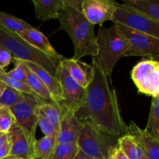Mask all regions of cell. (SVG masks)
Returning a JSON list of instances; mask_svg holds the SVG:
<instances>
[{
	"mask_svg": "<svg viewBox=\"0 0 159 159\" xmlns=\"http://www.w3.org/2000/svg\"><path fill=\"white\" fill-rule=\"evenodd\" d=\"M93 67V81L85 88L75 115L82 124L89 123L110 136L121 137L127 133V124L121 116L111 76Z\"/></svg>",
	"mask_w": 159,
	"mask_h": 159,
	"instance_id": "1",
	"label": "cell"
},
{
	"mask_svg": "<svg viewBox=\"0 0 159 159\" xmlns=\"http://www.w3.org/2000/svg\"><path fill=\"white\" fill-rule=\"evenodd\" d=\"M57 19L60 23V29L69 35L74 45L73 59L80 60L85 56L93 57L97 54L94 25L85 18L82 10L65 6L59 12Z\"/></svg>",
	"mask_w": 159,
	"mask_h": 159,
	"instance_id": "2",
	"label": "cell"
},
{
	"mask_svg": "<svg viewBox=\"0 0 159 159\" xmlns=\"http://www.w3.org/2000/svg\"><path fill=\"white\" fill-rule=\"evenodd\" d=\"M97 54L93 57V65L102 73L111 76L115 65L124 57L128 48L125 37L114 24L99 29L96 37Z\"/></svg>",
	"mask_w": 159,
	"mask_h": 159,
	"instance_id": "3",
	"label": "cell"
},
{
	"mask_svg": "<svg viewBox=\"0 0 159 159\" xmlns=\"http://www.w3.org/2000/svg\"><path fill=\"white\" fill-rule=\"evenodd\" d=\"M0 43L10 52L15 59L32 62L46 69L51 74L55 75L60 61L33 47L16 33L6 30L1 26Z\"/></svg>",
	"mask_w": 159,
	"mask_h": 159,
	"instance_id": "4",
	"label": "cell"
},
{
	"mask_svg": "<svg viewBox=\"0 0 159 159\" xmlns=\"http://www.w3.org/2000/svg\"><path fill=\"white\" fill-rule=\"evenodd\" d=\"M79 149L95 159H109L117 139L89 123H83L77 141Z\"/></svg>",
	"mask_w": 159,
	"mask_h": 159,
	"instance_id": "5",
	"label": "cell"
},
{
	"mask_svg": "<svg viewBox=\"0 0 159 159\" xmlns=\"http://www.w3.org/2000/svg\"><path fill=\"white\" fill-rule=\"evenodd\" d=\"M119 32L125 37L128 48L124 57L141 56L158 61L159 39L148 34L134 30L119 23H113Z\"/></svg>",
	"mask_w": 159,
	"mask_h": 159,
	"instance_id": "6",
	"label": "cell"
},
{
	"mask_svg": "<svg viewBox=\"0 0 159 159\" xmlns=\"http://www.w3.org/2000/svg\"><path fill=\"white\" fill-rule=\"evenodd\" d=\"M130 75L139 93L152 98L159 96L158 61L142 60L134 67Z\"/></svg>",
	"mask_w": 159,
	"mask_h": 159,
	"instance_id": "7",
	"label": "cell"
},
{
	"mask_svg": "<svg viewBox=\"0 0 159 159\" xmlns=\"http://www.w3.org/2000/svg\"><path fill=\"white\" fill-rule=\"evenodd\" d=\"M113 23H119L134 30L159 39V23L130 9L124 4L116 3Z\"/></svg>",
	"mask_w": 159,
	"mask_h": 159,
	"instance_id": "8",
	"label": "cell"
},
{
	"mask_svg": "<svg viewBox=\"0 0 159 159\" xmlns=\"http://www.w3.org/2000/svg\"><path fill=\"white\" fill-rule=\"evenodd\" d=\"M54 75L60 84L61 90L62 100L59 103L63 107L75 113L82 103L85 89L81 86L70 75L68 69L61 60L57 65Z\"/></svg>",
	"mask_w": 159,
	"mask_h": 159,
	"instance_id": "9",
	"label": "cell"
},
{
	"mask_svg": "<svg viewBox=\"0 0 159 159\" xmlns=\"http://www.w3.org/2000/svg\"><path fill=\"white\" fill-rule=\"evenodd\" d=\"M38 96L26 94L24 99L11 107L16 124L36 137V130L38 125V106L43 102Z\"/></svg>",
	"mask_w": 159,
	"mask_h": 159,
	"instance_id": "10",
	"label": "cell"
},
{
	"mask_svg": "<svg viewBox=\"0 0 159 159\" xmlns=\"http://www.w3.org/2000/svg\"><path fill=\"white\" fill-rule=\"evenodd\" d=\"M10 144L9 155L21 159H35L34 144L36 137L28 133L18 124L14 123L7 133Z\"/></svg>",
	"mask_w": 159,
	"mask_h": 159,
	"instance_id": "11",
	"label": "cell"
},
{
	"mask_svg": "<svg viewBox=\"0 0 159 159\" xmlns=\"http://www.w3.org/2000/svg\"><path fill=\"white\" fill-rule=\"evenodd\" d=\"M116 3L113 0H83L81 10L92 24L102 26L106 21L113 20Z\"/></svg>",
	"mask_w": 159,
	"mask_h": 159,
	"instance_id": "12",
	"label": "cell"
},
{
	"mask_svg": "<svg viewBox=\"0 0 159 159\" xmlns=\"http://www.w3.org/2000/svg\"><path fill=\"white\" fill-rule=\"evenodd\" d=\"M60 107L61 120L57 144H76L82 124L76 117L74 112L61 105Z\"/></svg>",
	"mask_w": 159,
	"mask_h": 159,
	"instance_id": "13",
	"label": "cell"
},
{
	"mask_svg": "<svg viewBox=\"0 0 159 159\" xmlns=\"http://www.w3.org/2000/svg\"><path fill=\"white\" fill-rule=\"evenodd\" d=\"M139 145L149 159H159V141L151 136L147 131L140 128L136 124L130 122L127 125V133Z\"/></svg>",
	"mask_w": 159,
	"mask_h": 159,
	"instance_id": "14",
	"label": "cell"
},
{
	"mask_svg": "<svg viewBox=\"0 0 159 159\" xmlns=\"http://www.w3.org/2000/svg\"><path fill=\"white\" fill-rule=\"evenodd\" d=\"M17 34L33 47L44 54H48L50 57L56 59L58 61H60L64 57L55 51V49L50 43L48 37L36 28H30V29L17 33Z\"/></svg>",
	"mask_w": 159,
	"mask_h": 159,
	"instance_id": "15",
	"label": "cell"
},
{
	"mask_svg": "<svg viewBox=\"0 0 159 159\" xmlns=\"http://www.w3.org/2000/svg\"><path fill=\"white\" fill-rule=\"evenodd\" d=\"M61 61L68 69L70 75L83 88H86L93 81L94 67L80 60L73 58H63Z\"/></svg>",
	"mask_w": 159,
	"mask_h": 159,
	"instance_id": "16",
	"label": "cell"
},
{
	"mask_svg": "<svg viewBox=\"0 0 159 159\" xmlns=\"http://www.w3.org/2000/svg\"><path fill=\"white\" fill-rule=\"evenodd\" d=\"M23 62L44 84L45 86L47 87V89L51 93L54 100L57 103L61 102V101L62 100L61 90L60 84H59L55 75L48 72L46 69L39 66L38 65H36V64L30 61Z\"/></svg>",
	"mask_w": 159,
	"mask_h": 159,
	"instance_id": "17",
	"label": "cell"
},
{
	"mask_svg": "<svg viewBox=\"0 0 159 159\" xmlns=\"http://www.w3.org/2000/svg\"><path fill=\"white\" fill-rule=\"evenodd\" d=\"M124 6L159 23V0H121Z\"/></svg>",
	"mask_w": 159,
	"mask_h": 159,
	"instance_id": "18",
	"label": "cell"
},
{
	"mask_svg": "<svg viewBox=\"0 0 159 159\" xmlns=\"http://www.w3.org/2000/svg\"><path fill=\"white\" fill-rule=\"evenodd\" d=\"M35 15L37 20H55L63 7L61 0H36L34 5Z\"/></svg>",
	"mask_w": 159,
	"mask_h": 159,
	"instance_id": "19",
	"label": "cell"
},
{
	"mask_svg": "<svg viewBox=\"0 0 159 159\" xmlns=\"http://www.w3.org/2000/svg\"><path fill=\"white\" fill-rule=\"evenodd\" d=\"M38 113L48 120L55 127L58 133L61 120L60 104L43 101L38 106Z\"/></svg>",
	"mask_w": 159,
	"mask_h": 159,
	"instance_id": "20",
	"label": "cell"
},
{
	"mask_svg": "<svg viewBox=\"0 0 159 159\" xmlns=\"http://www.w3.org/2000/svg\"><path fill=\"white\" fill-rule=\"evenodd\" d=\"M26 84L29 85L34 94L39 98L48 102H56L44 84L27 67H26Z\"/></svg>",
	"mask_w": 159,
	"mask_h": 159,
	"instance_id": "21",
	"label": "cell"
},
{
	"mask_svg": "<svg viewBox=\"0 0 159 159\" xmlns=\"http://www.w3.org/2000/svg\"><path fill=\"white\" fill-rule=\"evenodd\" d=\"M117 144L129 159H141L144 152L130 135H122L117 139Z\"/></svg>",
	"mask_w": 159,
	"mask_h": 159,
	"instance_id": "22",
	"label": "cell"
},
{
	"mask_svg": "<svg viewBox=\"0 0 159 159\" xmlns=\"http://www.w3.org/2000/svg\"><path fill=\"white\" fill-rule=\"evenodd\" d=\"M0 26L6 30L16 34L33 27L30 24L26 23L24 20L1 11H0Z\"/></svg>",
	"mask_w": 159,
	"mask_h": 159,
	"instance_id": "23",
	"label": "cell"
},
{
	"mask_svg": "<svg viewBox=\"0 0 159 159\" xmlns=\"http://www.w3.org/2000/svg\"><path fill=\"white\" fill-rule=\"evenodd\" d=\"M57 144V138L44 136L41 139L36 140L34 144L35 159H49Z\"/></svg>",
	"mask_w": 159,
	"mask_h": 159,
	"instance_id": "24",
	"label": "cell"
},
{
	"mask_svg": "<svg viewBox=\"0 0 159 159\" xmlns=\"http://www.w3.org/2000/svg\"><path fill=\"white\" fill-rule=\"evenodd\" d=\"M144 130L159 141V96L152 99L148 120Z\"/></svg>",
	"mask_w": 159,
	"mask_h": 159,
	"instance_id": "25",
	"label": "cell"
},
{
	"mask_svg": "<svg viewBox=\"0 0 159 159\" xmlns=\"http://www.w3.org/2000/svg\"><path fill=\"white\" fill-rule=\"evenodd\" d=\"M26 93H20L11 87L6 85L4 90L0 95V109H10L24 99Z\"/></svg>",
	"mask_w": 159,
	"mask_h": 159,
	"instance_id": "26",
	"label": "cell"
},
{
	"mask_svg": "<svg viewBox=\"0 0 159 159\" xmlns=\"http://www.w3.org/2000/svg\"><path fill=\"white\" fill-rule=\"evenodd\" d=\"M79 151L77 144H57L49 159H75Z\"/></svg>",
	"mask_w": 159,
	"mask_h": 159,
	"instance_id": "27",
	"label": "cell"
},
{
	"mask_svg": "<svg viewBox=\"0 0 159 159\" xmlns=\"http://www.w3.org/2000/svg\"><path fill=\"white\" fill-rule=\"evenodd\" d=\"M0 81L4 82V83L6 84V85H8V86L11 87V88L17 90V91L20 92V93L36 96V95L34 94V92L31 90V89L30 88V86L26 83V82H20V81L12 79V78L9 77V76L8 75L6 71L0 75Z\"/></svg>",
	"mask_w": 159,
	"mask_h": 159,
	"instance_id": "28",
	"label": "cell"
},
{
	"mask_svg": "<svg viewBox=\"0 0 159 159\" xmlns=\"http://www.w3.org/2000/svg\"><path fill=\"white\" fill-rule=\"evenodd\" d=\"M15 122V118L9 108L0 109V130L2 133L7 134Z\"/></svg>",
	"mask_w": 159,
	"mask_h": 159,
	"instance_id": "29",
	"label": "cell"
},
{
	"mask_svg": "<svg viewBox=\"0 0 159 159\" xmlns=\"http://www.w3.org/2000/svg\"><path fill=\"white\" fill-rule=\"evenodd\" d=\"M15 68L11 71H8L7 75L12 79L26 83V66L22 61L14 58Z\"/></svg>",
	"mask_w": 159,
	"mask_h": 159,
	"instance_id": "30",
	"label": "cell"
},
{
	"mask_svg": "<svg viewBox=\"0 0 159 159\" xmlns=\"http://www.w3.org/2000/svg\"><path fill=\"white\" fill-rule=\"evenodd\" d=\"M38 125L40 126L42 132L45 136H51L57 138V131L55 127L49 122L47 119H45L42 115L38 113Z\"/></svg>",
	"mask_w": 159,
	"mask_h": 159,
	"instance_id": "31",
	"label": "cell"
},
{
	"mask_svg": "<svg viewBox=\"0 0 159 159\" xmlns=\"http://www.w3.org/2000/svg\"><path fill=\"white\" fill-rule=\"evenodd\" d=\"M14 61V57L4 46L0 43V68L5 70Z\"/></svg>",
	"mask_w": 159,
	"mask_h": 159,
	"instance_id": "32",
	"label": "cell"
},
{
	"mask_svg": "<svg viewBox=\"0 0 159 159\" xmlns=\"http://www.w3.org/2000/svg\"><path fill=\"white\" fill-rule=\"evenodd\" d=\"M109 159H129L124 155V152L120 149L118 144H116L114 147V148L112 150L111 153H110Z\"/></svg>",
	"mask_w": 159,
	"mask_h": 159,
	"instance_id": "33",
	"label": "cell"
},
{
	"mask_svg": "<svg viewBox=\"0 0 159 159\" xmlns=\"http://www.w3.org/2000/svg\"><path fill=\"white\" fill-rule=\"evenodd\" d=\"M63 6H69L72 7L76 8L78 9H82V4L83 2V0H61Z\"/></svg>",
	"mask_w": 159,
	"mask_h": 159,
	"instance_id": "34",
	"label": "cell"
},
{
	"mask_svg": "<svg viewBox=\"0 0 159 159\" xmlns=\"http://www.w3.org/2000/svg\"><path fill=\"white\" fill-rule=\"evenodd\" d=\"M9 152H10V144L8 141L6 144L0 148V159L9 155Z\"/></svg>",
	"mask_w": 159,
	"mask_h": 159,
	"instance_id": "35",
	"label": "cell"
},
{
	"mask_svg": "<svg viewBox=\"0 0 159 159\" xmlns=\"http://www.w3.org/2000/svg\"><path fill=\"white\" fill-rule=\"evenodd\" d=\"M75 159H95V158H92V157L89 156V155H85V154L83 153L82 151L79 150V152H78L77 155H76L75 158Z\"/></svg>",
	"mask_w": 159,
	"mask_h": 159,
	"instance_id": "36",
	"label": "cell"
},
{
	"mask_svg": "<svg viewBox=\"0 0 159 159\" xmlns=\"http://www.w3.org/2000/svg\"><path fill=\"white\" fill-rule=\"evenodd\" d=\"M8 142V136H7V134H4V133H2L0 134V148L2 146L4 145L5 144Z\"/></svg>",
	"mask_w": 159,
	"mask_h": 159,
	"instance_id": "37",
	"label": "cell"
},
{
	"mask_svg": "<svg viewBox=\"0 0 159 159\" xmlns=\"http://www.w3.org/2000/svg\"><path fill=\"white\" fill-rule=\"evenodd\" d=\"M6 84L4 83V82H2V81H0V95L2 94V91L4 90L5 87H6Z\"/></svg>",
	"mask_w": 159,
	"mask_h": 159,
	"instance_id": "38",
	"label": "cell"
},
{
	"mask_svg": "<svg viewBox=\"0 0 159 159\" xmlns=\"http://www.w3.org/2000/svg\"><path fill=\"white\" fill-rule=\"evenodd\" d=\"M1 159H21V158H16V157L12 156V155H8V156L5 157V158H2Z\"/></svg>",
	"mask_w": 159,
	"mask_h": 159,
	"instance_id": "39",
	"label": "cell"
},
{
	"mask_svg": "<svg viewBox=\"0 0 159 159\" xmlns=\"http://www.w3.org/2000/svg\"><path fill=\"white\" fill-rule=\"evenodd\" d=\"M141 159H149V158H148V157L147 156V155H144H144H142V157H141Z\"/></svg>",
	"mask_w": 159,
	"mask_h": 159,
	"instance_id": "40",
	"label": "cell"
},
{
	"mask_svg": "<svg viewBox=\"0 0 159 159\" xmlns=\"http://www.w3.org/2000/svg\"><path fill=\"white\" fill-rule=\"evenodd\" d=\"M4 71H5V70L2 69V68H0V75H1V74H2V72H4Z\"/></svg>",
	"mask_w": 159,
	"mask_h": 159,
	"instance_id": "41",
	"label": "cell"
},
{
	"mask_svg": "<svg viewBox=\"0 0 159 159\" xmlns=\"http://www.w3.org/2000/svg\"><path fill=\"white\" fill-rule=\"evenodd\" d=\"M31 2H32L33 4H34V5L36 3V0H31Z\"/></svg>",
	"mask_w": 159,
	"mask_h": 159,
	"instance_id": "42",
	"label": "cell"
},
{
	"mask_svg": "<svg viewBox=\"0 0 159 159\" xmlns=\"http://www.w3.org/2000/svg\"><path fill=\"white\" fill-rule=\"evenodd\" d=\"M113 1H115V2H116V0H113Z\"/></svg>",
	"mask_w": 159,
	"mask_h": 159,
	"instance_id": "43",
	"label": "cell"
},
{
	"mask_svg": "<svg viewBox=\"0 0 159 159\" xmlns=\"http://www.w3.org/2000/svg\"><path fill=\"white\" fill-rule=\"evenodd\" d=\"M0 133H2V132H1V130H0Z\"/></svg>",
	"mask_w": 159,
	"mask_h": 159,
	"instance_id": "44",
	"label": "cell"
},
{
	"mask_svg": "<svg viewBox=\"0 0 159 159\" xmlns=\"http://www.w3.org/2000/svg\"><path fill=\"white\" fill-rule=\"evenodd\" d=\"M2 134V133H0V134Z\"/></svg>",
	"mask_w": 159,
	"mask_h": 159,
	"instance_id": "45",
	"label": "cell"
}]
</instances>
